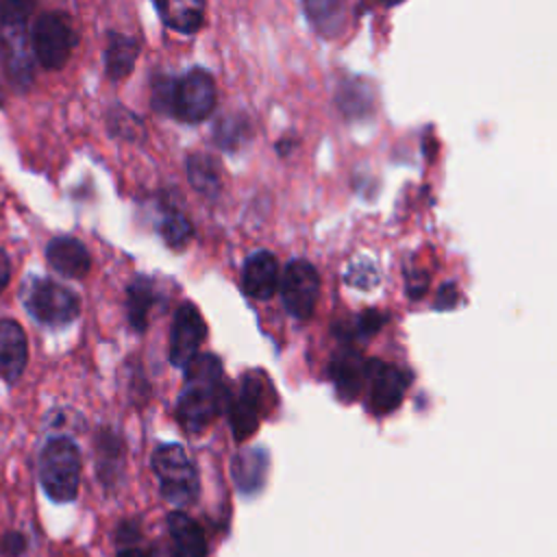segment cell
<instances>
[{"label":"cell","instance_id":"cell-11","mask_svg":"<svg viewBox=\"0 0 557 557\" xmlns=\"http://www.w3.org/2000/svg\"><path fill=\"white\" fill-rule=\"evenodd\" d=\"M368 363L370 359H363L359 350L344 348L337 352L331 361V379L335 383L337 394L344 400H352L359 396V392L366 387L368 381Z\"/></svg>","mask_w":557,"mask_h":557},{"label":"cell","instance_id":"cell-18","mask_svg":"<svg viewBox=\"0 0 557 557\" xmlns=\"http://www.w3.org/2000/svg\"><path fill=\"white\" fill-rule=\"evenodd\" d=\"M139 54V44L133 37L120 35V33H111L109 44H107V52H104V65H107V74L113 81H120L124 76H128L135 67Z\"/></svg>","mask_w":557,"mask_h":557},{"label":"cell","instance_id":"cell-3","mask_svg":"<svg viewBox=\"0 0 557 557\" xmlns=\"http://www.w3.org/2000/svg\"><path fill=\"white\" fill-rule=\"evenodd\" d=\"M152 470L159 476L161 494L174 505H191L198 494V474L178 444H161L152 453Z\"/></svg>","mask_w":557,"mask_h":557},{"label":"cell","instance_id":"cell-21","mask_svg":"<svg viewBox=\"0 0 557 557\" xmlns=\"http://www.w3.org/2000/svg\"><path fill=\"white\" fill-rule=\"evenodd\" d=\"M128 300V322L135 331H144L146 324H148V311L152 307V300H154V292H152V283L144 276L135 278L131 285H128V292H126Z\"/></svg>","mask_w":557,"mask_h":557},{"label":"cell","instance_id":"cell-4","mask_svg":"<svg viewBox=\"0 0 557 557\" xmlns=\"http://www.w3.org/2000/svg\"><path fill=\"white\" fill-rule=\"evenodd\" d=\"M24 307L46 326H65L78 315L81 300L70 287L37 278L24 292Z\"/></svg>","mask_w":557,"mask_h":557},{"label":"cell","instance_id":"cell-10","mask_svg":"<svg viewBox=\"0 0 557 557\" xmlns=\"http://www.w3.org/2000/svg\"><path fill=\"white\" fill-rule=\"evenodd\" d=\"M263 413V385L257 376L248 374L242 383V389L235 398L228 400V418L233 435L237 442H244L257 431L259 418Z\"/></svg>","mask_w":557,"mask_h":557},{"label":"cell","instance_id":"cell-28","mask_svg":"<svg viewBox=\"0 0 557 557\" xmlns=\"http://www.w3.org/2000/svg\"><path fill=\"white\" fill-rule=\"evenodd\" d=\"M35 0H0L2 26H24L30 17Z\"/></svg>","mask_w":557,"mask_h":557},{"label":"cell","instance_id":"cell-17","mask_svg":"<svg viewBox=\"0 0 557 557\" xmlns=\"http://www.w3.org/2000/svg\"><path fill=\"white\" fill-rule=\"evenodd\" d=\"M165 26L178 33H196L205 17V0H154Z\"/></svg>","mask_w":557,"mask_h":557},{"label":"cell","instance_id":"cell-2","mask_svg":"<svg viewBox=\"0 0 557 557\" xmlns=\"http://www.w3.org/2000/svg\"><path fill=\"white\" fill-rule=\"evenodd\" d=\"M39 479L54 503L74 500L81 485V455L70 437H54L44 446Z\"/></svg>","mask_w":557,"mask_h":557},{"label":"cell","instance_id":"cell-26","mask_svg":"<svg viewBox=\"0 0 557 557\" xmlns=\"http://www.w3.org/2000/svg\"><path fill=\"white\" fill-rule=\"evenodd\" d=\"M109 126L115 135H122L124 139H137L144 135V126L139 122L137 115H133L131 111L122 109V107H115L111 109L109 113Z\"/></svg>","mask_w":557,"mask_h":557},{"label":"cell","instance_id":"cell-16","mask_svg":"<svg viewBox=\"0 0 557 557\" xmlns=\"http://www.w3.org/2000/svg\"><path fill=\"white\" fill-rule=\"evenodd\" d=\"M174 557H207V540L200 524L183 511L168 516Z\"/></svg>","mask_w":557,"mask_h":557},{"label":"cell","instance_id":"cell-7","mask_svg":"<svg viewBox=\"0 0 557 557\" xmlns=\"http://www.w3.org/2000/svg\"><path fill=\"white\" fill-rule=\"evenodd\" d=\"M215 109V83L207 70L194 67L176 81L174 115L187 124L207 120Z\"/></svg>","mask_w":557,"mask_h":557},{"label":"cell","instance_id":"cell-9","mask_svg":"<svg viewBox=\"0 0 557 557\" xmlns=\"http://www.w3.org/2000/svg\"><path fill=\"white\" fill-rule=\"evenodd\" d=\"M207 335L202 315L191 302L178 307L172 333H170V361L176 368H187V363L198 355V348Z\"/></svg>","mask_w":557,"mask_h":557},{"label":"cell","instance_id":"cell-23","mask_svg":"<svg viewBox=\"0 0 557 557\" xmlns=\"http://www.w3.org/2000/svg\"><path fill=\"white\" fill-rule=\"evenodd\" d=\"M337 102L339 109L350 115V117H359L363 115L370 107H372V96H370V87L366 83H346L342 85L339 94H337Z\"/></svg>","mask_w":557,"mask_h":557},{"label":"cell","instance_id":"cell-29","mask_svg":"<svg viewBox=\"0 0 557 557\" xmlns=\"http://www.w3.org/2000/svg\"><path fill=\"white\" fill-rule=\"evenodd\" d=\"M174 94H176V81L170 76H157L152 81V107L159 111L174 113Z\"/></svg>","mask_w":557,"mask_h":557},{"label":"cell","instance_id":"cell-32","mask_svg":"<svg viewBox=\"0 0 557 557\" xmlns=\"http://www.w3.org/2000/svg\"><path fill=\"white\" fill-rule=\"evenodd\" d=\"M22 550H24V537H22L20 533L11 531L9 535L2 537V542H0V553H4V555H20Z\"/></svg>","mask_w":557,"mask_h":557},{"label":"cell","instance_id":"cell-13","mask_svg":"<svg viewBox=\"0 0 557 557\" xmlns=\"http://www.w3.org/2000/svg\"><path fill=\"white\" fill-rule=\"evenodd\" d=\"M244 292L257 300H265L276 292L278 285V263L268 250L250 255L242 272Z\"/></svg>","mask_w":557,"mask_h":557},{"label":"cell","instance_id":"cell-14","mask_svg":"<svg viewBox=\"0 0 557 557\" xmlns=\"http://www.w3.org/2000/svg\"><path fill=\"white\" fill-rule=\"evenodd\" d=\"M2 63L11 81L28 85L33 78V59L24 26H2Z\"/></svg>","mask_w":557,"mask_h":557},{"label":"cell","instance_id":"cell-12","mask_svg":"<svg viewBox=\"0 0 557 557\" xmlns=\"http://www.w3.org/2000/svg\"><path fill=\"white\" fill-rule=\"evenodd\" d=\"M28 344L22 326L15 320H0V376L15 383L26 368Z\"/></svg>","mask_w":557,"mask_h":557},{"label":"cell","instance_id":"cell-31","mask_svg":"<svg viewBox=\"0 0 557 557\" xmlns=\"http://www.w3.org/2000/svg\"><path fill=\"white\" fill-rule=\"evenodd\" d=\"M381 324H383V315L376 313V311H366V313H361L359 320H357V329H359V333H363V335L376 333V331L381 329Z\"/></svg>","mask_w":557,"mask_h":557},{"label":"cell","instance_id":"cell-24","mask_svg":"<svg viewBox=\"0 0 557 557\" xmlns=\"http://www.w3.org/2000/svg\"><path fill=\"white\" fill-rule=\"evenodd\" d=\"M159 231H161V237L163 242L170 246V248H185L187 242L191 239L194 235V228H191V222L178 213V211H170L165 213V218L161 220L159 224Z\"/></svg>","mask_w":557,"mask_h":557},{"label":"cell","instance_id":"cell-19","mask_svg":"<svg viewBox=\"0 0 557 557\" xmlns=\"http://www.w3.org/2000/svg\"><path fill=\"white\" fill-rule=\"evenodd\" d=\"M302 7L311 26L322 37H335L344 28L342 0H302Z\"/></svg>","mask_w":557,"mask_h":557},{"label":"cell","instance_id":"cell-25","mask_svg":"<svg viewBox=\"0 0 557 557\" xmlns=\"http://www.w3.org/2000/svg\"><path fill=\"white\" fill-rule=\"evenodd\" d=\"M248 122L244 117H237V115H226L222 117L215 128H213V135H215V144H220L222 148L226 150H235L239 148L246 139H248Z\"/></svg>","mask_w":557,"mask_h":557},{"label":"cell","instance_id":"cell-6","mask_svg":"<svg viewBox=\"0 0 557 557\" xmlns=\"http://www.w3.org/2000/svg\"><path fill=\"white\" fill-rule=\"evenodd\" d=\"M281 296L289 315L296 320L311 318L320 296L318 270L305 259L289 261L281 276Z\"/></svg>","mask_w":557,"mask_h":557},{"label":"cell","instance_id":"cell-27","mask_svg":"<svg viewBox=\"0 0 557 557\" xmlns=\"http://www.w3.org/2000/svg\"><path fill=\"white\" fill-rule=\"evenodd\" d=\"M117 557H152V550L139 544V531L131 522L117 531Z\"/></svg>","mask_w":557,"mask_h":557},{"label":"cell","instance_id":"cell-30","mask_svg":"<svg viewBox=\"0 0 557 557\" xmlns=\"http://www.w3.org/2000/svg\"><path fill=\"white\" fill-rule=\"evenodd\" d=\"M346 281L352 283L359 289H370L379 281V274H376V268L370 261H361V263L350 265V270L346 274Z\"/></svg>","mask_w":557,"mask_h":557},{"label":"cell","instance_id":"cell-5","mask_svg":"<svg viewBox=\"0 0 557 557\" xmlns=\"http://www.w3.org/2000/svg\"><path fill=\"white\" fill-rule=\"evenodd\" d=\"M76 44L74 28L63 13H46L37 20L33 30V50L46 70H61Z\"/></svg>","mask_w":557,"mask_h":557},{"label":"cell","instance_id":"cell-1","mask_svg":"<svg viewBox=\"0 0 557 557\" xmlns=\"http://www.w3.org/2000/svg\"><path fill=\"white\" fill-rule=\"evenodd\" d=\"M222 363L215 355H196L185 368V383L176 405L178 422L198 433L207 429L222 407Z\"/></svg>","mask_w":557,"mask_h":557},{"label":"cell","instance_id":"cell-34","mask_svg":"<svg viewBox=\"0 0 557 557\" xmlns=\"http://www.w3.org/2000/svg\"><path fill=\"white\" fill-rule=\"evenodd\" d=\"M381 4H385V7H396V4H400V2H405V0H379Z\"/></svg>","mask_w":557,"mask_h":557},{"label":"cell","instance_id":"cell-15","mask_svg":"<svg viewBox=\"0 0 557 557\" xmlns=\"http://www.w3.org/2000/svg\"><path fill=\"white\" fill-rule=\"evenodd\" d=\"M46 257L59 274L70 278H83L91 265L87 248L74 237H54L46 248Z\"/></svg>","mask_w":557,"mask_h":557},{"label":"cell","instance_id":"cell-8","mask_svg":"<svg viewBox=\"0 0 557 557\" xmlns=\"http://www.w3.org/2000/svg\"><path fill=\"white\" fill-rule=\"evenodd\" d=\"M411 376L389 363L370 359L368 363V407L370 411L385 416L392 413L405 398Z\"/></svg>","mask_w":557,"mask_h":557},{"label":"cell","instance_id":"cell-33","mask_svg":"<svg viewBox=\"0 0 557 557\" xmlns=\"http://www.w3.org/2000/svg\"><path fill=\"white\" fill-rule=\"evenodd\" d=\"M9 278H11V263H9L7 252L0 248V292L7 287Z\"/></svg>","mask_w":557,"mask_h":557},{"label":"cell","instance_id":"cell-22","mask_svg":"<svg viewBox=\"0 0 557 557\" xmlns=\"http://www.w3.org/2000/svg\"><path fill=\"white\" fill-rule=\"evenodd\" d=\"M233 472H235V479L237 483L244 487V490H255L261 485L263 481V474H265V457L257 450H250V453H244L235 459L233 463Z\"/></svg>","mask_w":557,"mask_h":557},{"label":"cell","instance_id":"cell-20","mask_svg":"<svg viewBox=\"0 0 557 557\" xmlns=\"http://www.w3.org/2000/svg\"><path fill=\"white\" fill-rule=\"evenodd\" d=\"M187 178L196 191L215 198L220 191V168L209 154H191L187 159Z\"/></svg>","mask_w":557,"mask_h":557}]
</instances>
